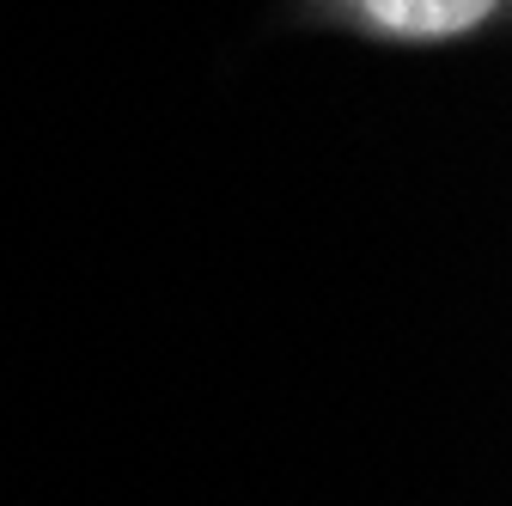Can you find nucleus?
<instances>
[{"label": "nucleus", "instance_id": "nucleus-1", "mask_svg": "<svg viewBox=\"0 0 512 506\" xmlns=\"http://www.w3.org/2000/svg\"><path fill=\"white\" fill-rule=\"evenodd\" d=\"M293 31H330L366 49L445 55L500 43L512 25V0H281Z\"/></svg>", "mask_w": 512, "mask_h": 506}]
</instances>
